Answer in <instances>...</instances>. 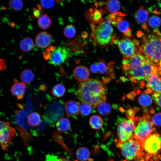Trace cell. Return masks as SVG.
Here are the masks:
<instances>
[{
  "mask_svg": "<svg viewBox=\"0 0 161 161\" xmlns=\"http://www.w3.org/2000/svg\"><path fill=\"white\" fill-rule=\"evenodd\" d=\"M121 66L125 75L134 83L141 81L143 83L151 75L157 74L159 70L158 67L150 63L138 52L124 59Z\"/></svg>",
  "mask_w": 161,
  "mask_h": 161,
  "instance_id": "cell-1",
  "label": "cell"
},
{
  "mask_svg": "<svg viewBox=\"0 0 161 161\" xmlns=\"http://www.w3.org/2000/svg\"><path fill=\"white\" fill-rule=\"evenodd\" d=\"M107 89L100 81L94 78H88L78 83L77 95L78 100L95 107L106 99Z\"/></svg>",
  "mask_w": 161,
  "mask_h": 161,
  "instance_id": "cell-2",
  "label": "cell"
},
{
  "mask_svg": "<svg viewBox=\"0 0 161 161\" xmlns=\"http://www.w3.org/2000/svg\"><path fill=\"white\" fill-rule=\"evenodd\" d=\"M140 48L149 62L155 65L159 64L161 61V34L156 31L143 37Z\"/></svg>",
  "mask_w": 161,
  "mask_h": 161,
  "instance_id": "cell-3",
  "label": "cell"
},
{
  "mask_svg": "<svg viewBox=\"0 0 161 161\" xmlns=\"http://www.w3.org/2000/svg\"><path fill=\"white\" fill-rule=\"evenodd\" d=\"M118 145L121 149L122 155L127 160L135 159L138 161L140 157L145 154L143 152L142 143L132 137L126 142L118 143Z\"/></svg>",
  "mask_w": 161,
  "mask_h": 161,
  "instance_id": "cell-4",
  "label": "cell"
},
{
  "mask_svg": "<svg viewBox=\"0 0 161 161\" xmlns=\"http://www.w3.org/2000/svg\"><path fill=\"white\" fill-rule=\"evenodd\" d=\"M149 116H143L140 118L136 126L132 137L142 143L149 136L155 133L156 129Z\"/></svg>",
  "mask_w": 161,
  "mask_h": 161,
  "instance_id": "cell-5",
  "label": "cell"
},
{
  "mask_svg": "<svg viewBox=\"0 0 161 161\" xmlns=\"http://www.w3.org/2000/svg\"><path fill=\"white\" fill-rule=\"evenodd\" d=\"M111 23L108 17L106 20L100 22L94 30L93 36L97 42L101 45H106L112 41L113 30Z\"/></svg>",
  "mask_w": 161,
  "mask_h": 161,
  "instance_id": "cell-6",
  "label": "cell"
},
{
  "mask_svg": "<svg viewBox=\"0 0 161 161\" xmlns=\"http://www.w3.org/2000/svg\"><path fill=\"white\" fill-rule=\"evenodd\" d=\"M138 119L137 117L128 119H125L119 124L117 129V135L119 139L118 143H124L132 137Z\"/></svg>",
  "mask_w": 161,
  "mask_h": 161,
  "instance_id": "cell-7",
  "label": "cell"
},
{
  "mask_svg": "<svg viewBox=\"0 0 161 161\" xmlns=\"http://www.w3.org/2000/svg\"><path fill=\"white\" fill-rule=\"evenodd\" d=\"M16 133V130L8 122L0 121V145L3 150L7 151Z\"/></svg>",
  "mask_w": 161,
  "mask_h": 161,
  "instance_id": "cell-8",
  "label": "cell"
},
{
  "mask_svg": "<svg viewBox=\"0 0 161 161\" xmlns=\"http://www.w3.org/2000/svg\"><path fill=\"white\" fill-rule=\"evenodd\" d=\"M142 145L150 157L156 155L161 150V136L155 132L147 137L142 142Z\"/></svg>",
  "mask_w": 161,
  "mask_h": 161,
  "instance_id": "cell-9",
  "label": "cell"
},
{
  "mask_svg": "<svg viewBox=\"0 0 161 161\" xmlns=\"http://www.w3.org/2000/svg\"><path fill=\"white\" fill-rule=\"evenodd\" d=\"M72 55L68 48L63 46H58L52 52L49 62L55 66H59L64 63Z\"/></svg>",
  "mask_w": 161,
  "mask_h": 161,
  "instance_id": "cell-10",
  "label": "cell"
},
{
  "mask_svg": "<svg viewBox=\"0 0 161 161\" xmlns=\"http://www.w3.org/2000/svg\"><path fill=\"white\" fill-rule=\"evenodd\" d=\"M118 45L124 59L130 58L137 52L135 44L129 38H126L119 41Z\"/></svg>",
  "mask_w": 161,
  "mask_h": 161,
  "instance_id": "cell-11",
  "label": "cell"
},
{
  "mask_svg": "<svg viewBox=\"0 0 161 161\" xmlns=\"http://www.w3.org/2000/svg\"><path fill=\"white\" fill-rule=\"evenodd\" d=\"M146 81L148 89L154 92L161 93V78L158 74L151 75Z\"/></svg>",
  "mask_w": 161,
  "mask_h": 161,
  "instance_id": "cell-12",
  "label": "cell"
},
{
  "mask_svg": "<svg viewBox=\"0 0 161 161\" xmlns=\"http://www.w3.org/2000/svg\"><path fill=\"white\" fill-rule=\"evenodd\" d=\"M52 42L51 35L46 32H41L36 36L35 43L40 48H45L50 45Z\"/></svg>",
  "mask_w": 161,
  "mask_h": 161,
  "instance_id": "cell-13",
  "label": "cell"
},
{
  "mask_svg": "<svg viewBox=\"0 0 161 161\" xmlns=\"http://www.w3.org/2000/svg\"><path fill=\"white\" fill-rule=\"evenodd\" d=\"M26 89V86L25 83L15 80L13 81L10 91L13 96L16 97L18 100H21L24 95Z\"/></svg>",
  "mask_w": 161,
  "mask_h": 161,
  "instance_id": "cell-14",
  "label": "cell"
},
{
  "mask_svg": "<svg viewBox=\"0 0 161 161\" xmlns=\"http://www.w3.org/2000/svg\"><path fill=\"white\" fill-rule=\"evenodd\" d=\"M149 12L143 6H141L135 12L134 15V18L136 21L140 24L142 27L146 30L147 26L146 22L148 20Z\"/></svg>",
  "mask_w": 161,
  "mask_h": 161,
  "instance_id": "cell-15",
  "label": "cell"
},
{
  "mask_svg": "<svg viewBox=\"0 0 161 161\" xmlns=\"http://www.w3.org/2000/svg\"><path fill=\"white\" fill-rule=\"evenodd\" d=\"M74 78L77 80L82 82L89 78L90 73L88 69L83 66H78L74 69L73 72Z\"/></svg>",
  "mask_w": 161,
  "mask_h": 161,
  "instance_id": "cell-16",
  "label": "cell"
},
{
  "mask_svg": "<svg viewBox=\"0 0 161 161\" xmlns=\"http://www.w3.org/2000/svg\"><path fill=\"white\" fill-rule=\"evenodd\" d=\"M65 108L66 114L68 117L75 116L79 113V105L75 101L71 100L66 102Z\"/></svg>",
  "mask_w": 161,
  "mask_h": 161,
  "instance_id": "cell-17",
  "label": "cell"
},
{
  "mask_svg": "<svg viewBox=\"0 0 161 161\" xmlns=\"http://www.w3.org/2000/svg\"><path fill=\"white\" fill-rule=\"evenodd\" d=\"M55 126L57 130L59 132H65L69 130L71 128V124L68 119L62 118L57 121Z\"/></svg>",
  "mask_w": 161,
  "mask_h": 161,
  "instance_id": "cell-18",
  "label": "cell"
},
{
  "mask_svg": "<svg viewBox=\"0 0 161 161\" xmlns=\"http://www.w3.org/2000/svg\"><path fill=\"white\" fill-rule=\"evenodd\" d=\"M19 46L21 49L25 52L31 51L35 47V44L33 40L29 37H26L20 41Z\"/></svg>",
  "mask_w": 161,
  "mask_h": 161,
  "instance_id": "cell-19",
  "label": "cell"
},
{
  "mask_svg": "<svg viewBox=\"0 0 161 161\" xmlns=\"http://www.w3.org/2000/svg\"><path fill=\"white\" fill-rule=\"evenodd\" d=\"M51 20L47 14L41 15L38 19V27L43 30L49 29L51 24Z\"/></svg>",
  "mask_w": 161,
  "mask_h": 161,
  "instance_id": "cell-20",
  "label": "cell"
},
{
  "mask_svg": "<svg viewBox=\"0 0 161 161\" xmlns=\"http://www.w3.org/2000/svg\"><path fill=\"white\" fill-rule=\"evenodd\" d=\"M91 127L95 130L100 129L103 124V121L101 117L97 115H94L91 117L89 120Z\"/></svg>",
  "mask_w": 161,
  "mask_h": 161,
  "instance_id": "cell-21",
  "label": "cell"
},
{
  "mask_svg": "<svg viewBox=\"0 0 161 161\" xmlns=\"http://www.w3.org/2000/svg\"><path fill=\"white\" fill-rule=\"evenodd\" d=\"M41 121V117L37 112L31 113L27 117V122L30 126L35 127L38 126Z\"/></svg>",
  "mask_w": 161,
  "mask_h": 161,
  "instance_id": "cell-22",
  "label": "cell"
},
{
  "mask_svg": "<svg viewBox=\"0 0 161 161\" xmlns=\"http://www.w3.org/2000/svg\"><path fill=\"white\" fill-rule=\"evenodd\" d=\"M34 75L30 69H25L21 72L20 78L22 82L25 83H29L34 79Z\"/></svg>",
  "mask_w": 161,
  "mask_h": 161,
  "instance_id": "cell-23",
  "label": "cell"
},
{
  "mask_svg": "<svg viewBox=\"0 0 161 161\" xmlns=\"http://www.w3.org/2000/svg\"><path fill=\"white\" fill-rule=\"evenodd\" d=\"M118 30L121 32L123 33L125 35L129 37L131 35V30L130 25L127 21L122 20L116 25Z\"/></svg>",
  "mask_w": 161,
  "mask_h": 161,
  "instance_id": "cell-24",
  "label": "cell"
},
{
  "mask_svg": "<svg viewBox=\"0 0 161 161\" xmlns=\"http://www.w3.org/2000/svg\"><path fill=\"white\" fill-rule=\"evenodd\" d=\"M120 7V3L118 0H108L106 4L107 10L111 13L117 12Z\"/></svg>",
  "mask_w": 161,
  "mask_h": 161,
  "instance_id": "cell-25",
  "label": "cell"
},
{
  "mask_svg": "<svg viewBox=\"0 0 161 161\" xmlns=\"http://www.w3.org/2000/svg\"><path fill=\"white\" fill-rule=\"evenodd\" d=\"M76 156L78 159L80 161H86L89 159L90 153L86 148L81 147L77 151Z\"/></svg>",
  "mask_w": 161,
  "mask_h": 161,
  "instance_id": "cell-26",
  "label": "cell"
},
{
  "mask_svg": "<svg viewBox=\"0 0 161 161\" xmlns=\"http://www.w3.org/2000/svg\"><path fill=\"white\" fill-rule=\"evenodd\" d=\"M97 106L98 112L102 116L108 115L111 112L112 109L110 105L105 101L100 103Z\"/></svg>",
  "mask_w": 161,
  "mask_h": 161,
  "instance_id": "cell-27",
  "label": "cell"
},
{
  "mask_svg": "<svg viewBox=\"0 0 161 161\" xmlns=\"http://www.w3.org/2000/svg\"><path fill=\"white\" fill-rule=\"evenodd\" d=\"M66 92L64 86L61 83H58L55 85L52 88L51 92L55 97H62Z\"/></svg>",
  "mask_w": 161,
  "mask_h": 161,
  "instance_id": "cell-28",
  "label": "cell"
},
{
  "mask_svg": "<svg viewBox=\"0 0 161 161\" xmlns=\"http://www.w3.org/2000/svg\"><path fill=\"white\" fill-rule=\"evenodd\" d=\"M138 102L140 105L143 107L150 106L152 103L151 97L147 94H142L138 98Z\"/></svg>",
  "mask_w": 161,
  "mask_h": 161,
  "instance_id": "cell-29",
  "label": "cell"
},
{
  "mask_svg": "<svg viewBox=\"0 0 161 161\" xmlns=\"http://www.w3.org/2000/svg\"><path fill=\"white\" fill-rule=\"evenodd\" d=\"M126 15L121 12H117L112 13L108 16L111 22L114 25L117 24L122 20Z\"/></svg>",
  "mask_w": 161,
  "mask_h": 161,
  "instance_id": "cell-30",
  "label": "cell"
},
{
  "mask_svg": "<svg viewBox=\"0 0 161 161\" xmlns=\"http://www.w3.org/2000/svg\"><path fill=\"white\" fill-rule=\"evenodd\" d=\"M92 20L95 23H100L102 21L101 12L96 9H91L89 11Z\"/></svg>",
  "mask_w": 161,
  "mask_h": 161,
  "instance_id": "cell-31",
  "label": "cell"
},
{
  "mask_svg": "<svg viewBox=\"0 0 161 161\" xmlns=\"http://www.w3.org/2000/svg\"><path fill=\"white\" fill-rule=\"evenodd\" d=\"M64 34L67 38H71L76 34V30L75 26L72 24L66 26L64 30Z\"/></svg>",
  "mask_w": 161,
  "mask_h": 161,
  "instance_id": "cell-32",
  "label": "cell"
},
{
  "mask_svg": "<svg viewBox=\"0 0 161 161\" xmlns=\"http://www.w3.org/2000/svg\"><path fill=\"white\" fill-rule=\"evenodd\" d=\"M92 106L89 104L82 103L79 105V112L83 115H89L92 111Z\"/></svg>",
  "mask_w": 161,
  "mask_h": 161,
  "instance_id": "cell-33",
  "label": "cell"
},
{
  "mask_svg": "<svg viewBox=\"0 0 161 161\" xmlns=\"http://www.w3.org/2000/svg\"><path fill=\"white\" fill-rule=\"evenodd\" d=\"M9 5L11 8L15 11L21 10L23 7L22 0H10Z\"/></svg>",
  "mask_w": 161,
  "mask_h": 161,
  "instance_id": "cell-34",
  "label": "cell"
},
{
  "mask_svg": "<svg viewBox=\"0 0 161 161\" xmlns=\"http://www.w3.org/2000/svg\"><path fill=\"white\" fill-rule=\"evenodd\" d=\"M148 23L151 27L154 28L158 27L161 24V19L157 16L153 15L149 18Z\"/></svg>",
  "mask_w": 161,
  "mask_h": 161,
  "instance_id": "cell-35",
  "label": "cell"
},
{
  "mask_svg": "<svg viewBox=\"0 0 161 161\" xmlns=\"http://www.w3.org/2000/svg\"><path fill=\"white\" fill-rule=\"evenodd\" d=\"M96 64L99 73L101 74H104L107 72L108 67L104 61L101 60Z\"/></svg>",
  "mask_w": 161,
  "mask_h": 161,
  "instance_id": "cell-36",
  "label": "cell"
},
{
  "mask_svg": "<svg viewBox=\"0 0 161 161\" xmlns=\"http://www.w3.org/2000/svg\"><path fill=\"white\" fill-rule=\"evenodd\" d=\"M151 121L154 124L157 126H161V112L155 114L152 117Z\"/></svg>",
  "mask_w": 161,
  "mask_h": 161,
  "instance_id": "cell-37",
  "label": "cell"
},
{
  "mask_svg": "<svg viewBox=\"0 0 161 161\" xmlns=\"http://www.w3.org/2000/svg\"><path fill=\"white\" fill-rule=\"evenodd\" d=\"M55 0H40L42 6L44 8H50L55 5Z\"/></svg>",
  "mask_w": 161,
  "mask_h": 161,
  "instance_id": "cell-38",
  "label": "cell"
},
{
  "mask_svg": "<svg viewBox=\"0 0 161 161\" xmlns=\"http://www.w3.org/2000/svg\"><path fill=\"white\" fill-rule=\"evenodd\" d=\"M56 47L53 46H50L44 52V57L45 60H47L50 58L52 52L55 49Z\"/></svg>",
  "mask_w": 161,
  "mask_h": 161,
  "instance_id": "cell-39",
  "label": "cell"
},
{
  "mask_svg": "<svg viewBox=\"0 0 161 161\" xmlns=\"http://www.w3.org/2000/svg\"><path fill=\"white\" fill-rule=\"evenodd\" d=\"M152 99L161 108V93L154 92L152 95Z\"/></svg>",
  "mask_w": 161,
  "mask_h": 161,
  "instance_id": "cell-40",
  "label": "cell"
},
{
  "mask_svg": "<svg viewBox=\"0 0 161 161\" xmlns=\"http://www.w3.org/2000/svg\"><path fill=\"white\" fill-rule=\"evenodd\" d=\"M41 10L38 8H34L33 9V15L34 18H38L41 15Z\"/></svg>",
  "mask_w": 161,
  "mask_h": 161,
  "instance_id": "cell-41",
  "label": "cell"
},
{
  "mask_svg": "<svg viewBox=\"0 0 161 161\" xmlns=\"http://www.w3.org/2000/svg\"><path fill=\"white\" fill-rule=\"evenodd\" d=\"M126 114L128 119L134 118L135 114V111L133 109H129L127 110Z\"/></svg>",
  "mask_w": 161,
  "mask_h": 161,
  "instance_id": "cell-42",
  "label": "cell"
},
{
  "mask_svg": "<svg viewBox=\"0 0 161 161\" xmlns=\"http://www.w3.org/2000/svg\"><path fill=\"white\" fill-rule=\"evenodd\" d=\"M90 69L92 72L96 73L98 72V67L96 63L93 64L90 67Z\"/></svg>",
  "mask_w": 161,
  "mask_h": 161,
  "instance_id": "cell-43",
  "label": "cell"
},
{
  "mask_svg": "<svg viewBox=\"0 0 161 161\" xmlns=\"http://www.w3.org/2000/svg\"><path fill=\"white\" fill-rule=\"evenodd\" d=\"M5 61L1 59H0V71L4 70L6 67Z\"/></svg>",
  "mask_w": 161,
  "mask_h": 161,
  "instance_id": "cell-44",
  "label": "cell"
},
{
  "mask_svg": "<svg viewBox=\"0 0 161 161\" xmlns=\"http://www.w3.org/2000/svg\"><path fill=\"white\" fill-rule=\"evenodd\" d=\"M54 161H71L66 158L62 157L55 160Z\"/></svg>",
  "mask_w": 161,
  "mask_h": 161,
  "instance_id": "cell-45",
  "label": "cell"
},
{
  "mask_svg": "<svg viewBox=\"0 0 161 161\" xmlns=\"http://www.w3.org/2000/svg\"><path fill=\"white\" fill-rule=\"evenodd\" d=\"M159 65V71L160 75V77L161 78V61L160 62Z\"/></svg>",
  "mask_w": 161,
  "mask_h": 161,
  "instance_id": "cell-46",
  "label": "cell"
},
{
  "mask_svg": "<svg viewBox=\"0 0 161 161\" xmlns=\"http://www.w3.org/2000/svg\"><path fill=\"white\" fill-rule=\"evenodd\" d=\"M140 161H145L143 159H141L140 160Z\"/></svg>",
  "mask_w": 161,
  "mask_h": 161,
  "instance_id": "cell-47",
  "label": "cell"
},
{
  "mask_svg": "<svg viewBox=\"0 0 161 161\" xmlns=\"http://www.w3.org/2000/svg\"></svg>",
  "mask_w": 161,
  "mask_h": 161,
  "instance_id": "cell-48",
  "label": "cell"
},
{
  "mask_svg": "<svg viewBox=\"0 0 161 161\" xmlns=\"http://www.w3.org/2000/svg\"></svg>",
  "mask_w": 161,
  "mask_h": 161,
  "instance_id": "cell-49",
  "label": "cell"
}]
</instances>
